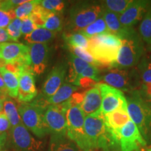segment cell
<instances>
[{
  "label": "cell",
  "mask_w": 151,
  "mask_h": 151,
  "mask_svg": "<svg viewBox=\"0 0 151 151\" xmlns=\"http://www.w3.org/2000/svg\"><path fill=\"white\" fill-rule=\"evenodd\" d=\"M84 127L90 150L100 148L104 151H111L120 147L106 124L104 115L100 111L86 116Z\"/></svg>",
  "instance_id": "obj_1"
},
{
  "label": "cell",
  "mask_w": 151,
  "mask_h": 151,
  "mask_svg": "<svg viewBox=\"0 0 151 151\" xmlns=\"http://www.w3.org/2000/svg\"><path fill=\"white\" fill-rule=\"evenodd\" d=\"M121 39L111 33L89 39L88 50L97 62L99 67L113 68L121 46Z\"/></svg>",
  "instance_id": "obj_2"
},
{
  "label": "cell",
  "mask_w": 151,
  "mask_h": 151,
  "mask_svg": "<svg viewBox=\"0 0 151 151\" xmlns=\"http://www.w3.org/2000/svg\"><path fill=\"white\" fill-rule=\"evenodd\" d=\"M101 2L79 1L71 7L67 27V33L79 32L97 20L102 15Z\"/></svg>",
  "instance_id": "obj_3"
},
{
  "label": "cell",
  "mask_w": 151,
  "mask_h": 151,
  "mask_svg": "<svg viewBox=\"0 0 151 151\" xmlns=\"http://www.w3.org/2000/svg\"><path fill=\"white\" fill-rule=\"evenodd\" d=\"M120 38L121 46L113 68L126 69L138 65L143 54V43L140 35L133 28H129Z\"/></svg>",
  "instance_id": "obj_4"
},
{
  "label": "cell",
  "mask_w": 151,
  "mask_h": 151,
  "mask_svg": "<svg viewBox=\"0 0 151 151\" xmlns=\"http://www.w3.org/2000/svg\"><path fill=\"white\" fill-rule=\"evenodd\" d=\"M18 109L22 123L29 131L40 139L48 134L44 120L46 109L33 101L30 103H20Z\"/></svg>",
  "instance_id": "obj_5"
},
{
  "label": "cell",
  "mask_w": 151,
  "mask_h": 151,
  "mask_svg": "<svg viewBox=\"0 0 151 151\" xmlns=\"http://www.w3.org/2000/svg\"><path fill=\"white\" fill-rule=\"evenodd\" d=\"M127 102L130 120L137 125L143 137H147L151 130V107L143 99L139 91L132 92Z\"/></svg>",
  "instance_id": "obj_6"
},
{
  "label": "cell",
  "mask_w": 151,
  "mask_h": 151,
  "mask_svg": "<svg viewBox=\"0 0 151 151\" xmlns=\"http://www.w3.org/2000/svg\"><path fill=\"white\" fill-rule=\"evenodd\" d=\"M68 104V102H67ZM67 137L83 151H90V148L85 132V116L81 106L69 105L66 111Z\"/></svg>",
  "instance_id": "obj_7"
},
{
  "label": "cell",
  "mask_w": 151,
  "mask_h": 151,
  "mask_svg": "<svg viewBox=\"0 0 151 151\" xmlns=\"http://www.w3.org/2000/svg\"><path fill=\"white\" fill-rule=\"evenodd\" d=\"M139 74L137 71H129L123 69H110L102 76V80L106 84L122 92H134L139 86Z\"/></svg>",
  "instance_id": "obj_8"
},
{
  "label": "cell",
  "mask_w": 151,
  "mask_h": 151,
  "mask_svg": "<svg viewBox=\"0 0 151 151\" xmlns=\"http://www.w3.org/2000/svg\"><path fill=\"white\" fill-rule=\"evenodd\" d=\"M67 108V101L62 104L47 106L44 111V120L49 134L51 135H67L66 111Z\"/></svg>",
  "instance_id": "obj_9"
},
{
  "label": "cell",
  "mask_w": 151,
  "mask_h": 151,
  "mask_svg": "<svg viewBox=\"0 0 151 151\" xmlns=\"http://www.w3.org/2000/svg\"><path fill=\"white\" fill-rule=\"evenodd\" d=\"M10 141L15 151H43V143L31 134L23 124L11 127Z\"/></svg>",
  "instance_id": "obj_10"
},
{
  "label": "cell",
  "mask_w": 151,
  "mask_h": 151,
  "mask_svg": "<svg viewBox=\"0 0 151 151\" xmlns=\"http://www.w3.org/2000/svg\"><path fill=\"white\" fill-rule=\"evenodd\" d=\"M96 86L101 92V104L99 111L101 114H107L120 109H127V99L121 90L101 83Z\"/></svg>",
  "instance_id": "obj_11"
},
{
  "label": "cell",
  "mask_w": 151,
  "mask_h": 151,
  "mask_svg": "<svg viewBox=\"0 0 151 151\" xmlns=\"http://www.w3.org/2000/svg\"><path fill=\"white\" fill-rule=\"evenodd\" d=\"M29 53V47L23 43L8 42L0 44V57L6 65L16 63L22 67L31 69Z\"/></svg>",
  "instance_id": "obj_12"
},
{
  "label": "cell",
  "mask_w": 151,
  "mask_h": 151,
  "mask_svg": "<svg viewBox=\"0 0 151 151\" xmlns=\"http://www.w3.org/2000/svg\"><path fill=\"white\" fill-rule=\"evenodd\" d=\"M146 145V140L137 125L129 120L122 128L119 138V146L122 151L139 150Z\"/></svg>",
  "instance_id": "obj_13"
},
{
  "label": "cell",
  "mask_w": 151,
  "mask_h": 151,
  "mask_svg": "<svg viewBox=\"0 0 151 151\" xmlns=\"http://www.w3.org/2000/svg\"><path fill=\"white\" fill-rule=\"evenodd\" d=\"M150 6L149 1H132L126 10L119 16L121 24L124 27L133 28L135 24L143 20Z\"/></svg>",
  "instance_id": "obj_14"
},
{
  "label": "cell",
  "mask_w": 151,
  "mask_h": 151,
  "mask_svg": "<svg viewBox=\"0 0 151 151\" xmlns=\"http://www.w3.org/2000/svg\"><path fill=\"white\" fill-rule=\"evenodd\" d=\"M67 72V65L65 62H60L53 67L42 86V94L45 97H50L58 91L64 83Z\"/></svg>",
  "instance_id": "obj_15"
},
{
  "label": "cell",
  "mask_w": 151,
  "mask_h": 151,
  "mask_svg": "<svg viewBox=\"0 0 151 151\" xmlns=\"http://www.w3.org/2000/svg\"><path fill=\"white\" fill-rule=\"evenodd\" d=\"M29 49L30 68L35 75H41L48 65L49 47L48 43L27 45Z\"/></svg>",
  "instance_id": "obj_16"
},
{
  "label": "cell",
  "mask_w": 151,
  "mask_h": 151,
  "mask_svg": "<svg viewBox=\"0 0 151 151\" xmlns=\"http://www.w3.org/2000/svg\"><path fill=\"white\" fill-rule=\"evenodd\" d=\"M18 99L20 103H29L35 99L38 91L35 85V74L32 71H22L18 76Z\"/></svg>",
  "instance_id": "obj_17"
},
{
  "label": "cell",
  "mask_w": 151,
  "mask_h": 151,
  "mask_svg": "<svg viewBox=\"0 0 151 151\" xmlns=\"http://www.w3.org/2000/svg\"><path fill=\"white\" fill-rule=\"evenodd\" d=\"M105 123L110 130L114 139L119 143L120 133L122 128L129 121L130 118L127 109H120L104 115Z\"/></svg>",
  "instance_id": "obj_18"
},
{
  "label": "cell",
  "mask_w": 151,
  "mask_h": 151,
  "mask_svg": "<svg viewBox=\"0 0 151 151\" xmlns=\"http://www.w3.org/2000/svg\"><path fill=\"white\" fill-rule=\"evenodd\" d=\"M101 104V95L97 86L87 90L81 109L85 116H90L99 111Z\"/></svg>",
  "instance_id": "obj_19"
},
{
  "label": "cell",
  "mask_w": 151,
  "mask_h": 151,
  "mask_svg": "<svg viewBox=\"0 0 151 151\" xmlns=\"http://www.w3.org/2000/svg\"><path fill=\"white\" fill-rule=\"evenodd\" d=\"M48 151H83L67 135H51Z\"/></svg>",
  "instance_id": "obj_20"
},
{
  "label": "cell",
  "mask_w": 151,
  "mask_h": 151,
  "mask_svg": "<svg viewBox=\"0 0 151 151\" xmlns=\"http://www.w3.org/2000/svg\"><path fill=\"white\" fill-rule=\"evenodd\" d=\"M78 89V87L67 82L64 83L53 95L46 98V102L48 106L62 104L70 99L72 94L75 93Z\"/></svg>",
  "instance_id": "obj_21"
},
{
  "label": "cell",
  "mask_w": 151,
  "mask_h": 151,
  "mask_svg": "<svg viewBox=\"0 0 151 151\" xmlns=\"http://www.w3.org/2000/svg\"><path fill=\"white\" fill-rule=\"evenodd\" d=\"M90 64H88V62L77 58L72 53H70L69 71H68L67 78H66L67 83L74 86L83 71Z\"/></svg>",
  "instance_id": "obj_22"
},
{
  "label": "cell",
  "mask_w": 151,
  "mask_h": 151,
  "mask_svg": "<svg viewBox=\"0 0 151 151\" xmlns=\"http://www.w3.org/2000/svg\"><path fill=\"white\" fill-rule=\"evenodd\" d=\"M101 17L106 22L109 32L118 36V37H121L129 29V28L124 27L122 25L119 19V15L118 14L104 9Z\"/></svg>",
  "instance_id": "obj_23"
},
{
  "label": "cell",
  "mask_w": 151,
  "mask_h": 151,
  "mask_svg": "<svg viewBox=\"0 0 151 151\" xmlns=\"http://www.w3.org/2000/svg\"><path fill=\"white\" fill-rule=\"evenodd\" d=\"M56 37V33L43 27H39L32 33L24 36V41L27 45L34 43H48Z\"/></svg>",
  "instance_id": "obj_24"
},
{
  "label": "cell",
  "mask_w": 151,
  "mask_h": 151,
  "mask_svg": "<svg viewBox=\"0 0 151 151\" xmlns=\"http://www.w3.org/2000/svg\"><path fill=\"white\" fill-rule=\"evenodd\" d=\"M0 74L2 76L9 97L16 98L19 89L18 76L10 72L5 67L0 68Z\"/></svg>",
  "instance_id": "obj_25"
},
{
  "label": "cell",
  "mask_w": 151,
  "mask_h": 151,
  "mask_svg": "<svg viewBox=\"0 0 151 151\" xmlns=\"http://www.w3.org/2000/svg\"><path fill=\"white\" fill-rule=\"evenodd\" d=\"M79 33L82 34L83 35H84L85 37L89 39L90 38L95 37V36L110 32H109V30L103 18L101 16L97 20L92 22V24L88 25V27L79 32Z\"/></svg>",
  "instance_id": "obj_26"
},
{
  "label": "cell",
  "mask_w": 151,
  "mask_h": 151,
  "mask_svg": "<svg viewBox=\"0 0 151 151\" xmlns=\"http://www.w3.org/2000/svg\"><path fill=\"white\" fill-rule=\"evenodd\" d=\"M4 111L8 118L11 127L22 124V120L19 114L18 109L14 100L7 97L4 102Z\"/></svg>",
  "instance_id": "obj_27"
},
{
  "label": "cell",
  "mask_w": 151,
  "mask_h": 151,
  "mask_svg": "<svg viewBox=\"0 0 151 151\" xmlns=\"http://www.w3.org/2000/svg\"><path fill=\"white\" fill-rule=\"evenodd\" d=\"M138 74L144 83H151V54L143 55L138 64Z\"/></svg>",
  "instance_id": "obj_28"
},
{
  "label": "cell",
  "mask_w": 151,
  "mask_h": 151,
  "mask_svg": "<svg viewBox=\"0 0 151 151\" xmlns=\"http://www.w3.org/2000/svg\"><path fill=\"white\" fill-rule=\"evenodd\" d=\"M63 38L67 46L79 47L86 50L89 47V39L79 32L65 33Z\"/></svg>",
  "instance_id": "obj_29"
},
{
  "label": "cell",
  "mask_w": 151,
  "mask_h": 151,
  "mask_svg": "<svg viewBox=\"0 0 151 151\" xmlns=\"http://www.w3.org/2000/svg\"><path fill=\"white\" fill-rule=\"evenodd\" d=\"M43 27L55 33L61 31L63 28V19L61 14L49 13L45 20Z\"/></svg>",
  "instance_id": "obj_30"
},
{
  "label": "cell",
  "mask_w": 151,
  "mask_h": 151,
  "mask_svg": "<svg viewBox=\"0 0 151 151\" xmlns=\"http://www.w3.org/2000/svg\"><path fill=\"white\" fill-rule=\"evenodd\" d=\"M139 34L142 40L151 44V5L139 25Z\"/></svg>",
  "instance_id": "obj_31"
},
{
  "label": "cell",
  "mask_w": 151,
  "mask_h": 151,
  "mask_svg": "<svg viewBox=\"0 0 151 151\" xmlns=\"http://www.w3.org/2000/svg\"><path fill=\"white\" fill-rule=\"evenodd\" d=\"M131 2L132 0H106L101 1V4L106 10L120 16L126 10Z\"/></svg>",
  "instance_id": "obj_32"
},
{
  "label": "cell",
  "mask_w": 151,
  "mask_h": 151,
  "mask_svg": "<svg viewBox=\"0 0 151 151\" xmlns=\"http://www.w3.org/2000/svg\"><path fill=\"white\" fill-rule=\"evenodd\" d=\"M40 0H31V1H27L25 3L22 4L17 6L16 9H14L15 15H16V18L20 19L22 20L23 18H27L33 11L35 10L37 5L40 4Z\"/></svg>",
  "instance_id": "obj_33"
},
{
  "label": "cell",
  "mask_w": 151,
  "mask_h": 151,
  "mask_svg": "<svg viewBox=\"0 0 151 151\" xmlns=\"http://www.w3.org/2000/svg\"><path fill=\"white\" fill-rule=\"evenodd\" d=\"M69 51L71 53L74 55L77 58H80L83 61L88 62V64H91L92 65L95 66L97 68L99 67V65H98L97 62L96 61L95 59L93 58L91 53L88 51L86 49L79 48V47H73V46H68Z\"/></svg>",
  "instance_id": "obj_34"
},
{
  "label": "cell",
  "mask_w": 151,
  "mask_h": 151,
  "mask_svg": "<svg viewBox=\"0 0 151 151\" xmlns=\"http://www.w3.org/2000/svg\"><path fill=\"white\" fill-rule=\"evenodd\" d=\"M40 6L50 13L61 14L65 9V3L60 0H43L41 1Z\"/></svg>",
  "instance_id": "obj_35"
},
{
  "label": "cell",
  "mask_w": 151,
  "mask_h": 151,
  "mask_svg": "<svg viewBox=\"0 0 151 151\" xmlns=\"http://www.w3.org/2000/svg\"><path fill=\"white\" fill-rule=\"evenodd\" d=\"M21 24L22 20L20 19L15 18L11 20L6 28L7 32L13 41H17L21 37Z\"/></svg>",
  "instance_id": "obj_36"
},
{
  "label": "cell",
  "mask_w": 151,
  "mask_h": 151,
  "mask_svg": "<svg viewBox=\"0 0 151 151\" xmlns=\"http://www.w3.org/2000/svg\"><path fill=\"white\" fill-rule=\"evenodd\" d=\"M80 77H88L99 83L101 81V77L99 76V71L95 66L90 65L81 73ZM79 77V78H80Z\"/></svg>",
  "instance_id": "obj_37"
},
{
  "label": "cell",
  "mask_w": 151,
  "mask_h": 151,
  "mask_svg": "<svg viewBox=\"0 0 151 151\" xmlns=\"http://www.w3.org/2000/svg\"><path fill=\"white\" fill-rule=\"evenodd\" d=\"M22 20L21 24V33L24 36L32 33L34 30L37 29V26L35 24L29 17L23 18Z\"/></svg>",
  "instance_id": "obj_38"
},
{
  "label": "cell",
  "mask_w": 151,
  "mask_h": 151,
  "mask_svg": "<svg viewBox=\"0 0 151 151\" xmlns=\"http://www.w3.org/2000/svg\"><path fill=\"white\" fill-rule=\"evenodd\" d=\"M141 97L151 107V83H143L139 91Z\"/></svg>",
  "instance_id": "obj_39"
},
{
  "label": "cell",
  "mask_w": 151,
  "mask_h": 151,
  "mask_svg": "<svg viewBox=\"0 0 151 151\" xmlns=\"http://www.w3.org/2000/svg\"><path fill=\"white\" fill-rule=\"evenodd\" d=\"M97 81H94L93 79H91L88 77H80L76 81L74 86L77 87H82V88H89V87H95L97 86Z\"/></svg>",
  "instance_id": "obj_40"
},
{
  "label": "cell",
  "mask_w": 151,
  "mask_h": 151,
  "mask_svg": "<svg viewBox=\"0 0 151 151\" xmlns=\"http://www.w3.org/2000/svg\"><path fill=\"white\" fill-rule=\"evenodd\" d=\"M11 128V124L5 113H0V134L7 133V131L10 130Z\"/></svg>",
  "instance_id": "obj_41"
},
{
  "label": "cell",
  "mask_w": 151,
  "mask_h": 151,
  "mask_svg": "<svg viewBox=\"0 0 151 151\" xmlns=\"http://www.w3.org/2000/svg\"><path fill=\"white\" fill-rule=\"evenodd\" d=\"M85 93H86V92H75V93H73L70 99L67 101L68 104H69V105H78L81 106V104L83 101Z\"/></svg>",
  "instance_id": "obj_42"
},
{
  "label": "cell",
  "mask_w": 151,
  "mask_h": 151,
  "mask_svg": "<svg viewBox=\"0 0 151 151\" xmlns=\"http://www.w3.org/2000/svg\"><path fill=\"white\" fill-rule=\"evenodd\" d=\"M12 19L9 16V13L0 9V28L6 29L10 24Z\"/></svg>",
  "instance_id": "obj_43"
},
{
  "label": "cell",
  "mask_w": 151,
  "mask_h": 151,
  "mask_svg": "<svg viewBox=\"0 0 151 151\" xmlns=\"http://www.w3.org/2000/svg\"><path fill=\"white\" fill-rule=\"evenodd\" d=\"M8 41H13L9 37L6 29L0 28V44L4 43H8Z\"/></svg>",
  "instance_id": "obj_44"
},
{
  "label": "cell",
  "mask_w": 151,
  "mask_h": 151,
  "mask_svg": "<svg viewBox=\"0 0 151 151\" xmlns=\"http://www.w3.org/2000/svg\"><path fill=\"white\" fill-rule=\"evenodd\" d=\"M7 137H8L7 133L0 134V151L3 150V148L5 146L6 143Z\"/></svg>",
  "instance_id": "obj_45"
},
{
  "label": "cell",
  "mask_w": 151,
  "mask_h": 151,
  "mask_svg": "<svg viewBox=\"0 0 151 151\" xmlns=\"http://www.w3.org/2000/svg\"><path fill=\"white\" fill-rule=\"evenodd\" d=\"M0 90L4 92V93H6L8 94V92H7L6 88V86L4 84V80L2 78V76H1V74H0Z\"/></svg>",
  "instance_id": "obj_46"
},
{
  "label": "cell",
  "mask_w": 151,
  "mask_h": 151,
  "mask_svg": "<svg viewBox=\"0 0 151 151\" xmlns=\"http://www.w3.org/2000/svg\"><path fill=\"white\" fill-rule=\"evenodd\" d=\"M6 98L7 97L6 96H0V113H2V111L4 110V102Z\"/></svg>",
  "instance_id": "obj_47"
},
{
  "label": "cell",
  "mask_w": 151,
  "mask_h": 151,
  "mask_svg": "<svg viewBox=\"0 0 151 151\" xmlns=\"http://www.w3.org/2000/svg\"><path fill=\"white\" fill-rule=\"evenodd\" d=\"M6 93H4V92L0 90V96H6Z\"/></svg>",
  "instance_id": "obj_48"
},
{
  "label": "cell",
  "mask_w": 151,
  "mask_h": 151,
  "mask_svg": "<svg viewBox=\"0 0 151 151\" xmlns=\"http://www.w3.org/2000/svg\"><path fill=\"white\" fill-rule=\"evenodd\" d=\"M147 151H151V147H150V148H148V149H147Z\"/></svg>",
  "instance_id": "obj_49"
},
{
  "label": "cell",
  "mask_w": 151,
  "mask_h": 151,
  "mask_svg": "<svg viewBox=\"0 0 151 151\" xmlns=\"http://www.w3.org/2000/svg\"><path fill=\"white\" fill-rule=\"evenodd\" d=\"M1 151H9V150H1Z\"/></svg>",
  "instance_id": "obj_50"
}]
</instances>
